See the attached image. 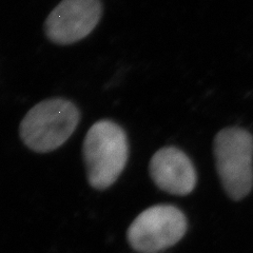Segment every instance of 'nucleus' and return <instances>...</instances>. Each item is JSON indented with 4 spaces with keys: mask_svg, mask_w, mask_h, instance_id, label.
Returning a JSON list of instances; mask_svg holds the SVG:
<instances>
[{
    "mask_svg": "<svg viewBox=\"0 0 253 253\" xmlns=\"http://www.w3.org/2000/svg\"><path fill=\"white\" fill-rule=\"evenodd\" d=\"M81 121L75 104L65 98H50L39 102L23 117L20 137L29 149L47 153L61 147L71 137Z\"/></svg>",
    "mask_w": 253,
    "mask_h": 253,
    "instance_id": "nucleus-2",
    "label": "nucleus"
},
{
    "mask_svg": "<svg viewBox=\"0 0 253 253\" xmlns=\"http://www.w3.org/2000/svg\"><path fill=\"white\" fill-rule=\"evenodd\" d=\"M149 172L158 188L173 195L191 193L196 185V172L192 162L175 147L158 150L150 161Z\"/></svg>",
    "mask_w": 253,
    "mask_h": 253,
    "instance_id": "nucleus-6",
    "label": "nucleus"
},
{
    "mask_svg": "<svg viewBox=\"0 0 253 253\" xmlns=\"http://www.w3.org/2000/svg\"><path fill=\"white\" fill-rule=\"evenodd\" d=\"M101 15L100 0H61L44 22L45 35L60 45L78 42L92 33Z\"/></svg>",
    "mask_w": 253,
    "mask_h": 253,
    "instance_id": "nucleus-5",
    "label": "nucleus"
},
{
    "mask_svg": "<svg viewBox=\"0 0 253 253\" xmlns=\"http://www.w3.org/2000/svg\"><path fill=\"white\" fill-rule=\"evenodd\" d=\"M83 153L89 184L96 190H106L121 176L128 163V137L120 125L99 121L86 133Z\"/></svg>",
    "mask_w": 253,
    "mask_h": 253,
    "instance_id": "nucleus-1",
    "label": "nucleus"
},
{
    "mask_svg": "<svg viewBox=\"0 0 253 253\" xmlns=\"http://www.w3.org/2000/svg\"><path fill=\"white\" fill-rule=\"evenodd\" d=\"M187 232V218L171 205H155L132 221L126 239L140 253H157L178 243Z\"/></svg>",
    "mask_w": 253,
    "mask_h": 253,
    "instance_id": "nucleus-4",
    "label": "nucleus"
},
{
    "mask_svg": "<svg viewBox=\"0 0 253 253\" xmlns=\"http://www.w3.org/2000/svg\"><path fill=\"white\" fill-rule=\"evenodd\" d=\"M219 179L234 201L247 196L253 186V137L239 126L219 131L214 139Z\"/></svg>",
    "mask_w": 253,
    "mask_h": 253,
    "instance_id": "nucleus-3",
    "label": "nucleus"
}]
</instances>
